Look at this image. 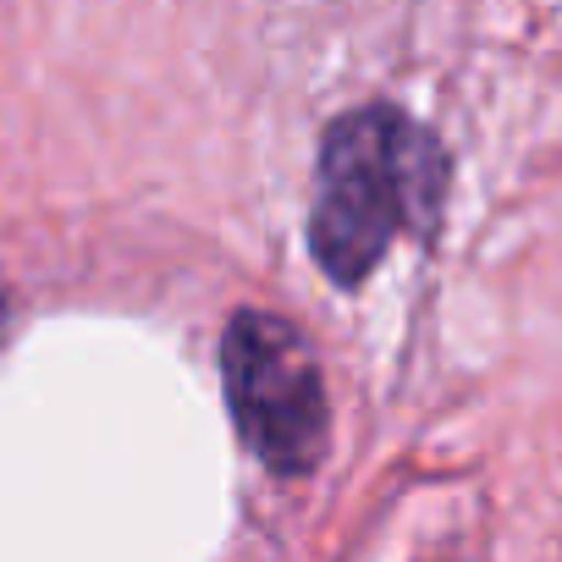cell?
Instances as JSON below:
<instances>
[{"label": "cell", "instance_id": "cell-2", "mask_svg": "<svg viewBox=\"0 0 562 562\" xmlns=\"http://www.w3.org/2000/svg\"><path fill=\"white\" fill-rule=\"evenodd\" d=\"M232 419L270 474H310L326 458L331 408L310 337L265 310H237L221 342Z\"/></svg>", "mask_w": 562, "mask_h": 562}, {"label": "cell", "instance_id": "cell-1", "mask_svg": "<svg viewBox=\"0 0 562 562\" xmlns=\"http://www.w3.org/2000/svg\"><path fill=\"white\" fill-rule=\"evenodd\" d=\"M447 193L441 144L392 105L331 122L310 210V248L331 281L353 288L375 270L403 226H430Z\"/></svg>", "mask_w": 562, "mask_h": 562}, {"label": "cell", "instance_id": "cell-3", "mask_svg": "<svg viewBox=\"0 0 562 562\" xmlns=\"http://www.w3.org/2000/svg\"><path fill=\"white\" fill-rule=\"evenodd\" d=\"M0 321H7V299H0Z\"/></svg>", "mask_w": 562, "mask_h": 562}]
</instances>
